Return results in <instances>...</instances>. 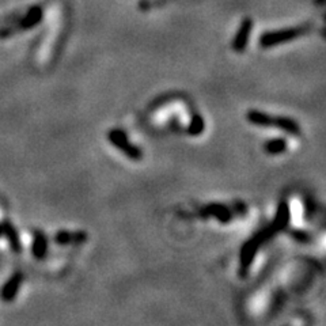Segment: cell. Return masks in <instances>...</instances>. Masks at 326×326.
<instances>
[{
  "label": "cell",
  "mask_w": 326,
  "mask_h": 326,
  "mask_svg": "<svg viewBox=\"0 0 326 326\" xmlns=\"http://www.w3.org/2000/svg\"><path fill=\"white\" fill-rule=\"evenodd\" d=\"M290 207L286 201H282L277 208L276 218L273 220L272 224H269L268 227H265L263 231L255 234L254 237L246 242L241 251V275H245L246 271L254 259V255L257 254L258 247L263 245L264 242H267L271 238V235H275L276 232L282 231L290 223Z\"/></svg>",
  "instance_id": "1"
},
{
  "label": "cell",
  "mask_w": 326,
  "mask_h": 326,
  "mask_svg": "<svg viewBox=\"0 0 326 326\" xmlns=\"http://www.w3.org/2000/svg\"><path fill=\"white\" fill-rule=\"evenodd\" d=\"M247 121L257 126H276L279 129L284 131L292 136H299L300 125L290 117L271 116L268 113L259 112V110H249L246 114Z\"/></svg>",
  "instance_id": "2"
},
{
  "label": "cell",
  "mask_w": 326,
  "mask_h": 326,
  "mask_svg": "<svg viewBox=\"0 0 326 326\" xmlns=\"http://www.w3.org/2000/svg\"><path fill=\"white\" fill-rule=\"evenodd\" d=\"M311 29L310 25H302V26L295 27H287V29H282V30H276V32H267L264 33L263 36L259 37V46L261 48H272L276 45L284 44L295 38L307 34V32Z\"/></svg>",
  "instance_id": "3"
},
{
  "label": "cell",
  "mask_w": 326,
  "mask_h": 326,
  "mask_svg": "<svg viewBox=\"0 0 326 326\" xmlns=\"http://www.w3.org/2000/svg\"><path fill=\"white\" fill-rule=\"evenodd\" d=\"M107 139L109 142L114 146L116 148L121 150L122 154H125L126 157L134 161H140L143 158V152L139 147L131 144V142L128 140V136L122 129H112L109 131L107 134Z\"/></svg>",
  "instance_id": "4"
},
{
  "label": "cell",
  "mask_w": 326,
  "mask_h": 326,
  "mask_svg": "<svg viewBox=\"0 0 326 326\" xmlns=\"http://www.w3.org/2000/svg\"><path fill=\"white\" fill-rule=\"evenodd\" d=\"M246 212V206L242 203H237L234 208L223 204H210L203 208L201 215L203 216H212L215 219H218L220 223H228L231 222L234 218V214H245Z\"/></svg>",
  "instance_id": "5"
},
{
  "label": "cell",
  "mask_w": 326,
  "mask_h": 326,
  "mask_svg": "<svg viewBox=\"0 0 326 326\" xmlns=\"http://www.w3.org/2000/svg\"><path fill=\"white\" fill-rule=\"evenodd\" d=\"M251 29H253V19H243L241 27L238 29L237 34H235L234 41H232V49L235 50V52H243L245 50V48L247 46L249 37H250Z\"/></svg>",
  "instance_id": "6"
},
{
  "label": "cell",
  "mask_w": 326,
  "mask_h": 326,
  "mask_svg": "<svg viewBox=\"0 0 326 326\" xmlns=\"http://www.w3.org/2000/svg\"><path fill=\"white\" fill-rule=\"evenodd\" d=\"M23 275L22 273H15L10 277L9 282L6 283L5 287L2 288V299L6 302H11V300L17 296L19 291V287L22 284Z\"/></svg>",
  "instance_id": "7"
},
{
  "label": "cell",
  "mask_w": 326,
  "mask_h": 326,
  "mask_svg": "<svg viewBox=\"0 0 326 326\" xmlns=\"http://www.w3.org/2000/svg\"><path fill=\"white\" fill-rule=\"evenodd\" d=\"M87 239V235L85 232H68V231H58L54 237V241L58 245H70V243H81Z\"/></svg>",
  "instance_id": "8"
},
{
  "label": "cell",
  "mask_w": 326,
  "mask_h": 326,
  "mask_svg": "<svg viewBox=\"0 0 326 326\" xmlns=\"http://www.w3.org/2000/svg\"><path fill=\"white\" fill-rule=\"evenodd\" d=\"M2 228H3V232H5V235L7 237V239H9V243L10 246H11V249H13L15 253H19L21 249H22V245H21L18 232H17L15 227H14L13 224L10 223V222H3Z\"/></svg>",
  "instance_id": "9"
},
{
  "label": "cell",
  "mask_w": 326,
  "mask_h": 326,
  "mask_svg": "<svg viewBox=\"0 0 326 326\" xmlns=\"http://www.w3.org/2000/svg\"><path fill=\"white\" fill-rule=\"evenodd\" d=\"M46 249H48V242H46V237L40 231L34 232V243H33V255L36 258L41 259L44 258L46 254Z\"/></svg>",
  "instance_id": "10"
},
{
  "label": "cell",
  "mask_w": 326,
  "mask_h": 326,
  "mask_svg": "<svg viewBox=\"0 0 326 326\" xmlns=\"http://www.w3.org/2000/svg\"><path fill=\"white\" fill-rule=\"evenodd\" d=\"M286 148H287V140L283 138L272 139V140H268L267 143L264 144V150L268 152V154H271V155L282 154Z\"/></svg>",
  "instance_id": "11"
},
{
  "label": "cell",
  "mask_w": 326,
  "mask_h": 326,
  "mask_svg": "<svg viewBox=\"0 0 326 326\" xmlns=\"http://www.w3.org/2000/svg\"><path fill=\"white\" fill-rule=\"evenodd\" d=\"M204 128H206V122H204V120H203L199 114H196V116L192 118V121H190V125H189L188 128V134L193 135V136H197V135L203 134Z\"/></svg>",
  "instance_id": "12"
},
{
  "label": "cell",
  "mask_w": 326,
  "mask_h": 326,
  "mask_svg": "<svg viewBox=\"0 0 326 326\" xmlns=\"http://www.w3.org/2000/svg\"><path fill=\"white\" fill-rule=\"evenodd\" d=\"M291 234H292V237H294L296 241L302 242V243H307V242H310V239H311V237L308 235L307 232L304 231H292Z\"/></svg>",
  "instance_id": "13"
},
{
  "label": "cell",
  "mask_w": 326,
  "mask_h": 326,
  "mask_svg": "<svg viewBox=\"0 0 326 326\" xmlns=\"http://www.w3.org/2000/svg\"><path fill=\"white\" fill-rule=\"evenodd\" d=\"M3 234V228H2V224H0V235Z\"/></svg>",
  "instance_id": "14"
}]
</instances>
